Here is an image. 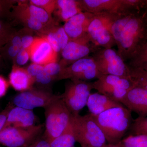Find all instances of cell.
I'll use <instances>...</instances> for the list:
<instances>
[{"label":"cell","mask_w":147,"mask_h":147,"mask_svg":"<svg viewBox=\"0 0 147 147\" xmlns=\"http://www.w3.org/2000/svg\"><path fill=\"white\" fill-rule=\"evenodd\" d=\"M36 121L32 110L15 106L9 110L3 128L9 126L28 128L36 125Z\"/></svg>","instance_id":"obj_17"},{"label":"cell","mask_w":147,"mask_h":147,"mask_svg":"<svg viewBox=\"0 0 147 147\" xmlns=\"http://www.w3.org/2000/svg\"><path fill=\"white\" fill-rule=\"evenodd\" d=\"M53 28L49 29L45 33L40 35L39 36L46 40L47 42H49L53 50H55L56 53H58L59 52H61L62 50L58 40L54 32L52 31V28Z\"/></svg>","instance_id":"obj_32"},{"label":"cell","mask_w":147,"mask_h":147,"mask_svg":"<svg viewBox=\"0 0 147 147\" xmlns=\"http://www.w3.org/2000/svg\"><path fill=\"white\" fill-rule=\"evenodd\" d=\"M17 1H0V17L7 15Z\"/></svg>","instance_id":"obj_36"},{"label":"cell","mask_w":147,"mask_h":147,"mask_svg":"<svg viewBox=\"0 0 147 147\" xmlns=\"http://www.w3.org/2000/svg\"><path fill=\"white\" fill-rule=\"evenodd\" d=\"M52 30L55 33L62 51L69 41V39L68 36L66 33L63 26H59L57 25L53 27Z\"/></svg>","instance_id":"obj_31"},{"label":"cell","mask_w":147,"mask_h":147,"mask_svg":"<svg viewBox=\"0 0 147 147\" xmlns=\"http://www.w3.org/2000/svg\"><path fill=\"white\" fill-rule=\"evenodd\" d=\"M27 1H18L16 5H13L15 9L28 14L39 21L47 29V31L57 25L52 16L42 9L28 3Z\"/></svg>","instance_id":"obj_20"},{"label":"cell","mask_w":147,"mask_h":147,"mask_svg":"<svg viewBox=\"0 0 147 147\" xmlns=\"http://www.w3.org/2000/svg\"><path fill=\"white\" fill-rule=\"evenodd\" d=\"M99 48L90 41L87 34L78 39L69 40L61 52L63 60L60 63L65 67L79 59L88 57Z\"/></svg>","instance_id":"obj_12"},{"label":"cell","mask_w":147,"mask_h":147,"mask_svg":"<svg viewBox=\"0 0 147 147\" xmlns=\"http://www.w3.org/2000/svg\"><path fill=\"white\" fill-rule=\"evenodd\" d=\"M16 32L9 25L0 21V48L8 42Z\"/></svg>","instance_id":"obj_29"},{"label":"cell","mask_w":147,"mask_h":147,"mask_svg":"<svg viewBox=\"0 0 147 147\" xmlns=\"http://www.w3.org/2000/svg\"><path fill=\"white\" fill-rule=\"evenodd\" d=\"M92 54L98 69L102 75L130 77L129 67L117 51L100 47Z\"/></svg>","instance_id":"obj_6"},{"label":"cell","mask_w":147,"mask_h":147,"mask_svg":"<svg viewBox=\"0 0 147 147\" xmlns=\"http://www.w3.org/2000/svg\"><path fill=\"white\" fill-rule=\"evenodd\" d=\"M9 84L14 90L23 92L32 89L35 83L34 79L26 69L13 64L9 74Z\"/></svg>","instance_id":"obj_18"},{"label":"cell","mask_w":147,"mask_h":147,"mask_svg":"<svg viewBox=\"0 0 147 147\" xmlns=\"http://www.w3.org/2000/svg\"><path fill=\"white\" fill-rule=\"evenodd\" d=\"M94 14L83 11L65 22L63 26L69 40L80 38L87 34V30Z\"/></svg>","instance_id":"obj_16"},{"label":"cell","mask_w":147,"mask_h":147,"mask_svg":"<svg viewBox=\"0 0 147 147\" xmlns=\"http://www.w3.org/2000/svg\"><path fill=\"white\" fill-rule=\"evenodd\" d=\"M2 57L1 56V55H0V66H1V65L2 64Z\"/></svg>","instance_id":"obj_42"},{"label":"cell","mask_w":147,"mask_h":147,"mask_svg":"<svg viewBox=\"0 0 147 147\" xmlns=\"http://www.w3.org/2000/svg\"><path fill=\"white\" fill-rule=\"evenodd\" d=\"M147 40V7L129 20L118 44V53L124 61L131 59Z\"/></svg>","instance_id":"obj_1"},{"label":"cell","mask_w":147,"mask_h":147,"mask_svg":"<svg viewBox=\"0 0 147 147\" xmlns=\"http://www.w3.org/2000/svg\"><path fill=\"white\" fill-rule=\"evenodd\" d=\"M70 123L76 142L81 147H102L107 144L105 135L90 113L71 115Z\"/></svg>","instance_id":"obj_3"},{"label":"cell","mask_w":147,"mask_h":147,"mask_svg":"<svg viewBox=\"0 0 147 147\" xmlns=\"http://www.w3.org/2000/svg\"><path fill=\"white\" fill-rule=\"evenodd\" d=\"M146 6L147 7V1H146Z\"/></svg>","instance_id":"obj_43"},{"label":"cell","mask_w":147,"mask_h":147,"mask_svg":"<svg viewBox=\"0 0 147 147\" xmlns=\"http://www.w3.org/2000/svg\"><path fill=\"white\" fill-rule=\"evenodd\" d=\"M30 59L29 49L22 48L16 56L13 62V64L18 66L24 65L28 62Z\"/></svg>","instance_id":"obj_34"},{"label":"cell","mask_w":147,"mask_h":147,"mask_svg":"<svg viewBox=\"0 0 147 147\" xmlns=\"http://www.w3.org/2000/svg\"><path fill=\"white\" fill-rule=\"evenodd\" d=\"M92 83L83 81H71L66 86L61 97L71 115H76L87 105Z\"/></svg>","instance_id":"obj_8"},{"label":"cell","mask_w":147,"mask_h":147,"mask_svg":"<svg viewBox=\"0 0 147 147\" xmlns=\"http://www.w3.org/2000/svg\"><path fill=\"white\" fill-rule=\"evenodd\" d=\"M118 144L120 147H147V135H131Z\"/></svg>","instance_id":"obj_25"},{"label":"cell","mask_w":147,"mask_h":147,"mask_svg":"<svg viewBox=\"0 0 147 147\" xmlns=\"http://www.w3.org/2000/svg\"><path fill=\"white\" fill-rule=\"evenodd\" d=\"M30 59L34 63L44 66L57 62L58 53L46 40L36 37L30 49Z\"/></svg>","instance_id":"obj_14"},{"label":"cell","mask_w":147,"mask_h":147,"mask_svg":"<svg viewBox=\"0 0 147 147\" xmlns=\"http://www.w3.org/2000/svg\"><path fill=\"white\" fill-rule=\"evenodd\" d=\"M102 147H120L119 144H107L105 146H103Z\"/></svg>","instance_id":"obj_41"},{"label":"cell","mask_w":147,"mask_h":147,"mask_svg":"<svg viewBox=\"0 0 147 147\" xmlns=\"http://www.w3.org/2000/svg\"><path fill=\"white\" fill-rule=\"evenodd\" d=\"M129 67L130 77L136 86L147 91V71L142 69Z\"/></svg>","instance_id":"obj_26"},{"label":"cell","mask_w":147,"mask_h":147,"mask_svg":"<svg viewBox=\"0 0 147 147\" xmlns=\"http://www.w3.org/2000/svg\"><path fill=\"white\" fill-rule=\"evenodd\" d=\"M44 90L34 89L21 92L13 98V103L15 106L32 110L34 108L44 109L59 97Z\"/></svg>","instance_id":"obj_13"},{"label":"cell","mask_w":147,"mask_h":147,"mask_svg":"<svg viewBox=\"0 0 147 147\" xmlns=\"http://www.w3.org/2000/svg\"><path fill=\"white\" fill-rule=\"evenodd\" d=\"M55 10L58 19L65 23L74 15L83 12L79 1L75 0H57Z\"/></svg>","instance_id":"obj_21"},{"label":"cell","mask_w":147,"mask_h":147,"mask_svg":"<svg viewBox=\"0 0 147 147\" xmlns=\"http://www.w3.org/2000/svg\"><path fill=\"white\" fill-rule=\"evenodd\" d=\"M12 15L16 21L22 24L24 28L30 29L36 32L40 35L43 34L47 31V29L43 25L37 20L27 13L13 8Z\"/></svg>","instance_id":"obj_22"},{"label":"cell","mask_w":147,"mask_h":147,"mask_svg":"<svg viewBox=\"0 0 147 147\" xmlns=\"http://www.w3.org/2000/svg\"><path fill=\"white\" fill-rule=\"evenodd\" d=\"M76 142L71 125L69 123L65 130L51 142L50 147H73Z\"/></svg>","instance_id":"obj_23"},{"label":"cell","mask_w":147,"mask_h":147,"mask_svg":"<svg viewBox=\"0 0 147 147\" xmlns=\"http://www.w3.org/2000/svg\"><path fill=\"white\" fill-rule=\"evenodd\" d=\"M86 105L90 114L93 115H97L112 108L124 106L120 102L98 92L91 94Z\"/></svg>","instance_id":"obj_19"},{"label":"cell","mask_w":147,"mask_h":147,"mask_svg":"<svg viewBox=\"0 0 147 147\" xmlns=\"http://www.w3.org/2000/svg\"><path fill=\"white\" fill-rule=\"evenodd\" d=\"M12 107L9 105L2 112L0 113V131L2 130L5 125L6 121L7 118V115L9 110L12 108Z\"/></svg>","instance_id":"obj_39"},{"label":"cell","mask_w":147,"mask_h":147,"mask_svg":"<svg viewBox=\"0 0 147 147\" xmlns=\"http://www.w3.org/2000/svg\"><path fill=\"white\" fill-rule=\"evenodd\" d=\"M44 124L28 128L9 126L0 131V144L6 147H25L41 136Z\"/></svg>","instance_id":"obj_9"},{"label":"cell","mask_w":147,"mask_h":147,"mask_svg":"<svg viewBox=\"0 0 147 147\" xmlns=\"http://www.w3.org/2000/svg\"><path fill=\"white\" fill-rule=\"evenodd\" d=\"M110 14H94L88 27L87 33L94 45L101 48L110 49L116 43L108 27Z\"/></svg>","instance_id":"obj_11"},{"label":"cell","mask_w":147,"mask_h":147,"mask_svg":"<svg viewBox=\"0 0 147 147\" xmlns=\"http://www.w3.org/2000/svg\"><path fill=\"white\" fill-rule=\"evenodd\" d=\"M91 115L109 144L119 143L132 123L131 112L125 106L109 109L97 115Z\"/></svg>","instance_id":"obj_2"},{"label":"cell","mask_w":147,"mask_h":147,"mask_svg":"<svg viewBox=\"0 0 147 147\" xmlns=\"http://www.w3.org/2000/svg\"></svg>","instance_id":"obj_44"},{"label":"cell","mask_w":147,"mask_h":147,"mask_svg":"<svg viewBox=\"0 0 147 147\" xmlns=\"http://www.w3.org/2000/svg\"><path fill=\"white\" fill-rule=\"evenodd\" d=\"M83 11L94 14H119L142 10L143 0H79Z\"/></svg>","instance_id":"obj_4"},{"label":"cell","mask_w":147,"mask_h":147,"mask_svg":"<svg viewBox=\"0 0 147 147\" xmlns=\"http://www.w3.org/2000/svg\"><path fill=\"white\" fill-rule=\"evenodd\" d=\"M129 61V67L142 69L147 71V40Z\"/></svg>","instance_id":"obj_24"},{"label":"cell","mask_w":147,"mask_h":147,"mask_svg":"<svg viewBox=\"0 0 147 147\" xmlns=\"http://www.w3.org/2000/svg\"><path fill=\"white\" fill-rule=\"evenodd\" d=\"M45 109V131L43 134L51 142L68 126L71 114L61 95Z\"/></svg>","instance_id":"obj_5"},{"label":"cell","mask_w":147,"mask_h":147,"mask_svg":"<svg viewBox=\"0 0 147 147\" xmlns=\"http://www.w3.org/2000/svg\"><path fill=\"white\" fill-rule=\"evenodd\" d=\"M43 69V66L32 63L30 64L26 69L29 74L34 79L36 76L38 74L40 71Z\"/></svg>","instance_id":"obj_38"},{"label":"cell","mask_w":147,"mask_h":147,"mask_svg":"<svg viewBox=\"0 0 147 147\" xmlns=\"http://www.w3.org/2000/svg\"><path fill=\"white\" fill-rule=\"evenodd\" d=\"M44 70L53 77L54 80H57L62 69L64 68L60 63H52L43 66Z\"/></svg>","instance_id":"obj_33"},{"label":"cell","mask_w":147,"mask_h":147,"mask_svg":"<svg viewBox=\"0 0 147 147\" xmlns=\"http://www.w3.org/2000/svg\"><path fill=\"white\" fill-rule=\"evenodd\" d=\"M35 82L42 85H47L54 81V79L44 69L40 71L35 77Z\"/></svg>","instance_id":"obj_35"},{"label":"cell","mask_w":147,"mask_h":147,"mask_svg":"<svg viewBox=\"0 0 147 147\" xmlns=\"http://www.w3.org/2000/svg\"><path fill=\"white\" fill-rule=\"evenodd\" d=\"M102 74L99 72L92 57L79 59L64 67L58 76L57 80L70 79L71 81L85 82L98 79Z\"/></svg>","instance_id":"obj_10"},{"label":"cell","mask_w":147,"mask_h":147,"mask_svg":"<svg viewBox=\"0 0 147 147\" xmlns=\"http://www.w3.org/2000/svg\"><path fill=\"white\" fill-rule=\"evenodd\" d=\"M130 128L133 135H147V117L137 118L131 123Z\"/></svg>","instance_id":"obj_27"},{"label":"cell","mask_w":147,"mask_h":147,"mask_svg":"<svg viewBox=\"0 0 147 147\" xmlns=\"http://www.w3.org/2000/svg\"><path fill=\"white\" fill-rule=\"evenodd\" d=\"M50 142L44 136H40L34 142L25 147H50Z\"/></svg>","instance_id":"obj_37"},{"label":"cell","mask_w":147,"mask_h":147,"mask_svg":"<svg viewBox=\"0 0 147 147\" xmlns=\"http://www.w3.org/2000/svg\"><path fill=\"white\" fill-rule=\"evenodd\" d=\"M92 83L93 89L119 102L127 92L136 86L131 77L112 75H102Z\"/></svg>","instance_id":"obj_7"},{"label":"cell","mask_w":147,"mask_h":147,"mask_svg":"<svg viewBox=\"0 0 147 147\" xmlns=\"http://www.w3.org/2000/svg\"><path fill=\"white\" fill-rule=\"evenodd\" d=\"M8 87V82L4 77L0 76V98L5 95Z\"/></svg>","instance_id":"obj_40"},{"label":"cell","mask_w":147,"mask_h":147,"mask_svg":"<svg viewBox=\"0 0 147 147\" xmlns=\"http://www.w3.org/2000/svg\"><path fill=\"white\" fill-rule=\"evenodd\" d=\"M29 3L42 9L52 16L56 9L57 0H31L29 1Z\"/></svg>","instance_id":"obj_28"},{"label":"cell","mask_w":147,"mask_h":147,"mask_svg":"<svg viewBox=\"0 0 147 147\" xmlns=\"http://www.w3.org/2000/svg\"><path fill=\"white\" fill-rule=\"evenodd\" d=\"M20 31L21 34L22 48L30 49L36 37L34 36V32L26 28L21 29Z\"/></svg>","instance_id":"obj_30"},{"label":"cell","mask_w":147,"mask_h":147,"mask_svg":"<svg viewBox=\"0 0 147 147\" xmlns=\"http://www.w3.org/2000/svg\"><path fill=\"white\" fill-rule=\"evenodd\" d=\"M120 103L140 117H147V91L135 86L131 89Z\"/></svg>","instance_id":"obj_15"}]
</instances>
